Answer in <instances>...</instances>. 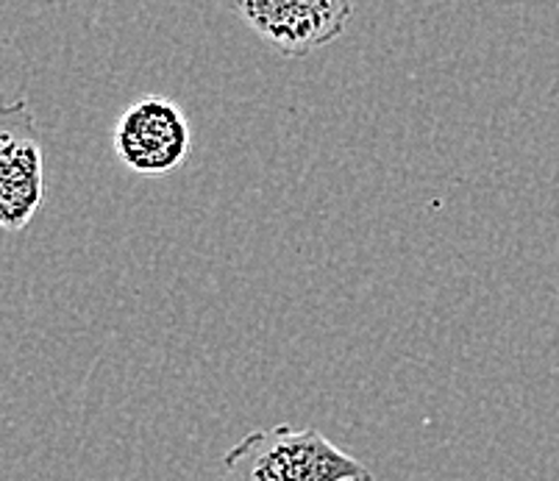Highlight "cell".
Wrapping results in <instances>:
<instances>
[{"instance_id": "2", "label": "cell", "mask_w": 559, "mask_h": 481, "mask_svg": "<svg viewBox=\"0 0 559 481\" xmlns=\"http://www.w3.org/2000/svg\"><path fill=\"white\" fill-rule=\"evenodd\" d=\"M45 201V145L25 98L0 106V231L28 229Z\"/></svg>"}, {"instance_id": "4", "label": "cell", "mask_w": 559, "mask_h": 481, "mask_svg": "<svg viewBox=\"0 0 559 481\" xmlns=\"http://www.w3.org/2000/svg\"><path fill=\"white\" fill-rule=\"evenodd\" d=\"M253 32L287 59H304L343 37L354 14L348 0H289V3H234Z\"/></svg>"}, {"instance_id": "3", "label": "cell", "mask_w": 559, "mask_h": 481, "mask_svg": "<svg viewBox=\"0 0 559 481\" xmlns=\"http://www.w3.org/2000/svg\"><path fill=\"white\" fill-rule=\"evenodd\" d=\"M111 143L117 159L134 173L167 176L192 154L190 118L176 100L145 95L117 118Z\"/></svg>"}, {"instance_id": "1", "label": "cell", "mask_w": 559, "mask_h": 481, "mask_svg": "<svg viewBox=\"0 0 559 481\" xmlns=\"http://www.w3.org/2000/svg\"><path fill=\"white\" fill-rule=\"evenodd\" d=\"M221 481H376V476L318 429L278 423L228 448Z\"/></svg>"}]
</instances>
